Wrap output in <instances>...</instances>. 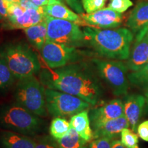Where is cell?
<instances>
[{
  "mask_svg": "<svg viewBox=\"0 0 148 148\" xmlns=\"http://www.w3.org/2000/svg\"><path fill=\"white\" fill-rule=\"evenodd\" d=\"M39 80L45 88L75 95L92 106L99 102L103 94L99 79L84 62L42 69Z\"/></svg>",
  "mask_w": 148,
  "mask_h": 148,
  "instance_id": "6da1fadb",
  "label": "cell"
},
{
  "mask_svg": "<svg viewBox=\"0 0 148 148\" xmlns=\"http://www.w3.org/2000/svg\"><path fill=\"white\" fill-rule=\"evenodd\" d=\"M86 45L101 57L110 60H127L134 34L125 27L100 29L86 26L83 28Z\"/></svg>",
  "mask_w": 148,
  "mask_h": 148,
  "instance_id": "7a4b0ae2",
  "label": "cell"
},
{
  "mask_svg": "<svg viewBox=\"0 0 148 148\" xmlns=\"http://www.w3.org/2000/svg\"><path fill=\"white\" fill-rule=\"evenodd\" d=\"M45 123L36 115L14 102L0 109V127L29 136H36L44 129Z\"/></svg>",
  "mask_w": 148,
  "mask_h": 148,
  "instance_id": "3957f363",
  "label": "cell"
},
{
  "mask_svg": "<svg viewBox=\"0 0 148 148\" xmlns=\"http://www.w3.org/2000/svg\"><path fill=\"white\" fill-rule=\"evenodd\" d=\"M16 79L33 75L40 72L41 64L38 56L27 44L23 42H11L0 51Z\"/></svg>",
  "mask_w": 148,
  "mask_h": 148,
  "instance_id": "277c9868",
  "label": "cell"
},
{
  "mask_svg": "<svg viewBox=\"0 0 148 148\" xmlns=\"http://www.w3.org/2000/svg\"><path fill=\"white\" fill-rule=\"evenodd\" d=\"M45 87L34 75L18 79L14 97L15 102L41 117L47 115L45 101Z\"/></svg>",
  "mask_w": 148,
  "mask_h": 148,
  "instance_id": "5b68a950",
  "label": "cell"
},
{
  "mask_svg": "<svg viewBox=\"0 0 148 148\" xmlns=\"http://www.w3.org/2000/svg\"><path fill=\"white\" fill-rule=\"evenodd\" d=\"M94 64L98 75L108 84L113 95L122 96L127 95L129 80L127 78L126 64L117 60L93 58Z\"/></svg>",
  "mask_w": 148,
  "mask_h": 148,
  "instance_id": "8992f818",
  "label": "cell"
},
{
  "mask_svg": "<svg viewBox=\"0 0 148 148\" xmlns=\"http://www.w3.org/2000/svg\"><path fill=\"white\" fill-rule=\"evenodd\" d=\"M45 21L47 23V40L75 48L86 46L84 33L77 24L48 15Z\"/></svg>",
  "mask_w": 148,
  "mask_h": 148,
  "instance_id": "52a82bcc",
  "label": "cell"
},
{
  "mask_svg": "<svg viewBox=\"0 0 148 148\" xmlns=\"http://www.w3.org/2000/svg\"><path fill=\"white\" fill-rule=\"evenodd\" d=\"M45 94L48 113L54 117H71L90 106L78 97L57 90L45 88Z\"/></svg>",
  "mask_w": 148,
  "mask_h": 148,
  "instance_id": "ba28073f",
  "label": "cell"
},
{
  "mask_svg": "<svg viewBox=\"0 0 148 148\" xmlns=\"http://www.w3.org/2000/svg\"><path fill=\"white\" fill-rule=\"evenodd\" d=\"M40 51L43 60L51 69L77 62L81 58L77 48L47 40Z\"/></svg>",
  "mask_w": 148,
  "mask_h": 148,
  "instance_id": "9c48e42d",
  "label": "cell"
},
{
  "mask_svg": "<svg viewBox=\"0 0 148 148\" xmlns=\"http://www.w3.org/2000/svg\"><path fill=\"white\" fill-rule=\"evenodd\" d=\"M148 62V26L144 27L136 34L130 49L126 65L128 70L136 71Z\"/></svg>",
  "mask_w": 148,
  "mask_h": 148,
  "instance_id": "30bf717a",
  "label": "cell"
},
{
  "mask_svg": "<svg viewBox=\"0 0 148 148\" xmlns=\"http://www.w3.org/2000/svg\"><path fill=\"white\" fill-rule=\"evenodd\" d=\"M81 17L89 27L100 29L116 28L123 22V15L108 7L90 14L83 13Z\"/></svg>",
  "mask_w": 148,
  "mask_h": 148,
  "instance_id": "8fae6325",
  "label": "cell"
},
{
  "mask_svg": "<svg viewBox=\"0 0 148 148\" xmlns=\"http://www.w3.org/2000/svg\"><path fill=\"white\" fill-rule=\"evenodd\" d=\"M123 115V103L120 99H112L101 106L92 109L89 112L92 127Z\"/></svg>",
  "mask_w": 148,
  "mask_h": 148,
  "instance_id": "7c38bea8",
  "label": "cell"
},
{
  "mask_svg": "<svg viewBox=\"0 0 148 148\" xmlns=\"http://www.w3.org/2000/svg\"><path fill=\"white\" fill-rule=\"evenodd\" d=\"M146 99L144 96L138 94L126 95L123 103L124 115L134 132L136 129L143 112Z\"/></svg>",
  "mask_w": 148,
  "mask_h": 148,
  "instance_id": "4fadbf2b",
  "label": "cell"
},
{
  "mask_svg": "<svg viewBox=\"0 0 148 148\" xmlns=\"http://www.w3.org/2000/svg\"><path fill=\"white\" fill-rule=\"evenodd\" d=\"M46 17L43 6L39 9H27L17 18L3 21L2 27L5 29H24L45 21Z\"/></svg>",
  "mask_w": 148,
  "mask_h": 148,
  "instance_id": "5bb4252c",
  "label": "cell"
},
{
  "mask_svg": "<svg viewBox=\"0 0 148 148\" xmlns=\"http://www.w3.org/2000/svg\"><path fill=\"white\" fill-rule=\"evenodd\" d=\"M130 124L125 115L108 120L101 124L92 127L93 139L100 137H107L114 139L121 134L124 128L129 127Z\"/></svg>",
  "mask_w": 148,
  "mask_h": 148,
  "instance_id": "9a60e30c",
  "label": "cell"
},
{
  "mask_svg": "<svg viewBox=\"0 0 148 148\" xmlns=\"http://www.w3.org/2000/svg\"><path fill=\"white\" fill-rule=\"evenodd\" d=\"M126 25L133 33H137L148 26V0L138 2L127 18Z\"/></svg>",
  "mask_w": 148,
  "mask_h": 148,
  "instance_id": "2e32d148",
  "label": "cell"
},
{
  "mask_svg": "<svg viewBox=\"0 0 148 148\" xmlns=\"http://www.w3.org/2000/svg\"><path fill=\"white\" fill-rule=\"evenodd\" d=\"M1 148H34L35 139L32 136L10 130L0 132Z\"/></svg>",
  "mask_w": 148,
  "mask_h": 148,
  "instance_id": "e0dca14e",
  "label": "cell"
},
{
  "mask_svg": "<svg viewBox=\"0 0 148 148\" xmlns=\"http://www.w3.org/2000/svg\"><path fill=\"white\" fill-rule=\"evenodd\" d=\"M43 10L47 15L51 17L73 22L79 26H87L80 14L73 12V10L69 9L65 4L50 3L43 6Z\"/></svg>",
  "mask_w": 148,
  "mask_h": 148,
  "instance_id": "ac0fdd59",
  "label": "cell"
},
{
  "mask_svg": "<svg viewBox=\"0 0 148 148\" xmlns=\"http://www.w3.org/2000/svg\"><path fill=\"white\" fill-rule=\"evenodd\" d=\"M70 125L86 143L93 139V132L90 126L89 112L85 110L74 114L70 119Z\"/></svg>",
  "mask_w": 148,
  "mask_h": 148,
  "instance_id": "d6986e66",
  "label": "cell"
},
{
  "mask_svg": "<svg viewBox=\"0 0 148 148\" xmlns=\"http://www.w3.org/2000/svg\"><path fill=\"white\" fill-rule=\"evenodd\" d=\"M31 45L37 50H40L47 41V23L44 21L23 29Z\"/></svg>",
  "mask_w": 148,
  "mask_h": 148,
  "instance_id": "ffe728a7",
  "label": "cell"
},
{
  "mask_svg": "<svg viewBox=\"0 0 148 148\" xmlns=\"http://www.w3.org/2000/svg\"><path fill=\"white\" fill-rule=\"evenodd\" d=\"M127 78L129 82L143 90L148 97V62L140 69L129 73Z\"/></svg>",
  "mask_w": 148,
  "mask_h": 148,
  "instance_id": "44dd1931",
  "label": "cell"
},
{
  "mask_svg": "<svg viewBox=\"0 0 148 148\" xmlns=\"http://www.w3.org/2000/svg\"><path fill=\"white\" fill-rule=\"evenodd\" d=\"M56 141L60 148H82L86 143L76 131L71 127L67 134Z\"/></svg>",
  "mask_w": 148,
  "mask_h": 148,
  "instance_id": "7402d4cb",
  "label": "cell"
},
{
  "mask_svg": "<svg viewBox=\"0 0 148 148\" xmlns=\"http://www.w3.org/2000/svg\"><path fill=\"white\" fill-rule=\"evenodd\" d=\"M71 129L70 123L63 117H55L49 125V134L56 140L63 137Z\"/></svg>",
  "mask_w": 148,
  "mask_h": 148,
  "instance_id": "603a6c76",
  "label": "cell"
},
{
  "mask_svg": "<svg viewBox=\"0 0 148 148\" xmlns=\"http://www.w3.org/2000/svg\"><path fill=\"white\" fill-rule=\"evenodd\" d=\"M17 80L4 59L0 56V90L12 87Z\"/></svg>",
  "mask_w": 148,
  "mask_h": 148,
  "instance_id": "cb8c5ba5",
  "label": "cell"
},
{
  "mask_svg": "<svg viewBox=\"0 0 148 148\" xmlns=\"http://www.w3.org/2000/svg\"><path fill=\"white\" fill-rule=\"evenodd\" d=\"M121 142L127 148H140L138 145V136L128 127L121 131Z\"/></svg>",
  "mask_w": 148,
  "mask_h": 148,
  "instance_id": "d4e9b609",
  "label": "cell"
},
{
  "mask_svg": "<svg viewBox=\"0 0 148 148\" xmlns=\"http://www.w3.org/2000/svg\"><path fill=\"white\" fill-rule=\"evenodd\" d=\"M107 0H81L82 8L86 14H90L104 8Z\"/></svg>",
  "mask_w": 148,
  "mask_h": 148,
  "instance_id": "484cf974",
  "label": "cell"
},
{
  "mask_svg": "<svg viewBox=\"0 0 148 148\" xmlns=\"http://www.w3.org/2000/svg\"><path fill=\"white\" fill-rule=\"evenodd\" d=\"M34 139V148H60L56 140L51 136L42 135L35 136Z\"/></svg>",
  "mask_w": 148,
  "mask_h": 148,
  "instance_id": "4316f807",
  "label": "cell"
},
{
  "mask_svg": "<svg viewBox=\"0 0 148 148\" xmlns=\"http://www.w3.org/2000/svg\"><path fill=\"white\" fill-rule=\"evenodd\" d=\"M133 2L131 0H109L108 8L119 13H123L132 7Z\"/></svg>",
  "mask_w": 148,
  "mask_h": 148,
  "instance_id": "83f0119b",
  "label": "cell"
},
{
  "mask_svg": "<svg viewBox=\"0 0 148 148\" xmlns=\"http://www.w3.org/2000/svg\"><path fill=\"white\" fill-rule=\"evenodd\" d=\"M114 139L107 137L94 138L88 144V148H111Z\"/></svg>",
  "mask_w": 148,
  "mask_h": 148,
  "instance_id": "f1b7e54d",
  "label": "cell"
},
{
  "mask_svg": "<svg viewBox=\"0 0 148 148\" xmlns=\"http://www.w3.org/2000/svg\"><path fill=\"white\" fill-rule=\"evenodd\" d=\"M136 131L138 136L142 140L148 142V120H145L138 124Z\"/></svg>",
  "mask_w": 148,
  "mask_h": 148,
  "instance_id": "f546056e",
  "label": "cell"
},
{
  "mask_svg": "<svg viewBox=\"0 0 148 148\" xmlns=\"http://www.w3.org/2000/svg\"><path fill=\"white\" fill-rule=\"evenodd\" d=\"M66 5H69L71 10L75 11L79 14L84 13V10L82 8L81 0H63Z\"/></svg>",
  "mask_w": 148,
  "mask_h": 148,
  "instance_id": "4dcf8cb0",
  "label": "cell"
},
{
  "mask_svg": "<svg viewBox=\"0 0 148 148\" xmlns=\"http://www.w3.org/2000/svg\"><path fill=\"white\" fill-rule=\"evenodd\" d=\"M18 3L25 10L27 9H39L41 7L38 6L33 2L32 0H20Z\"/></svg>",
  "mask_w": 148,
  "mask_h": 148,
  "instance_id": "1f68e13d",
  "label": "cell"
},
{
  "mask_svg": "<svg viewBox=\"0 0 148 148\" xmlns=\"http://www.w3.org/2000/svg\"><path fill=\"white\" fill-rule=\"evenodd\" d=\"M8 17V8L5 0H0V20L4 21Z\"/></svg>",
  "mask_w": 148,
  "mask_h": 148,
  "instance_id": "d6a6232c",
  "label": "cell"
},
{
  "mask_svg": "<svg viewBox=\"0 0 148 148\" xmlns=\"http://www.w3.org/2000/svg\"><path fill=\"white\" fill-rule=\"evenodd\" d=\"M35 4L39 7H42L47 5L48 4H50V0H32Z\"/></svg>",
  "mask_w": 148,
  "mask_h": 148,
  "instance_id": "836d02e7",
  "label": "cell"
},
{
  "mask_svg": "<svg viewBox=\"0 0 148 148\" xmlns=\"http://www.w3.org/2000/svg\"><path fill=\"white\" fill-rule=\"evenodd\" d=\"M111 148H127L125 145H123V143L121 141L117 139H114L112 142V147Z\"/></svg>",
  "mask_w": 148,
  "mask_h": 148,
  "instance_id": "e575fe53",
  "label": "cell"
},
{
  "mask_svg": "<svg viewBox=\"0 0 148 148\" xmlns=\"http://www.w3.org/2000/svg\"><path fill=\"white\" fill-rule=\"evenodd\" d=\"M51 3H62L64 4V1L63 0H50Z\"/></svg>",
  "mask_w": 148,
  "mask_h": 148,
  "instance_id": "d590c367",
  "label": "cell"
},
{
  "mask_svg": "<svg viewBox=\"0 0 148 148\" xmlns=\"http://www.w3.org/2000/svg\"><path fill=\"white\" fill-rule=\"evenodd\" d=\"M7 3H18L20 0H5Z\"/></svg>",
  "mask_w": 148,
  "mask_h": 148,
  "instance_id": "8d00e7d4",
  "label": "cell"
},
{
  "mask_svg": "<svg viewBox=\"0 0 148 148\" xmlns=\"http://www.w3.org/2000/svg\"><path fill=\"white\" fill-rule=\"evenodd\" d=\"M82 148H88V147H86V146H84V147H83Z\"/></svg>",
  "mask_w": 148,
  "mask_h": 148,
  "instance_id": "74e56055",
  "label": "cell"
},
{
  "mask_svg": "<svg viewBox=\"0 0 148 148\" xmlns=\"http://www.w3.org/2000/svg\"><path fill=\"white\" fill-rule=\"evenodd\" d=\"M147 103H148V97H147Z\"/></svg>",
  "mask_w": 148,
  "mask_h": 148,
  "instance_id": "f35d334b",
  "label": "cell"
},
{
  "mask_svg": "<svg viewBox=\"0 0 148 148\" xmlns=\"http://www.w3.org/2000/svg\"></svg>",
  "mask_w": 148,
  "mask_h": 148,
  "instance_id": "ab89813d",
  "label": "cell"
}]
</instances>
